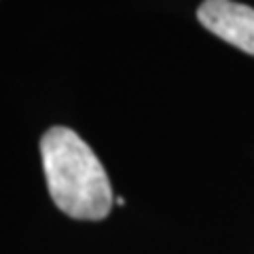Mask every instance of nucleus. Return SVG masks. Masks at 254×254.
<instances>
[{
    "mask_svg": "<svg viewBox=\"0 0 254 254\" xmlns=\"http://www.w3.org/2000/svg\"><path fill=\"white\" fill-rule=\"evenodd\" d=\"M43 170L53 203L70 218L102 220L113 208L108 174L91 146L68 127H51L41 138Z\"/></svg>",
    "mask_w": 254,
    "mask_h": 254,
    "instance_id": "nucleus-1",
    "label": "nucleus"
},
{
    "mask_svg": "<svg viewBox=\"0 0 254 254\" xmlns=\"http://www.w3.org/2000/svg\"><path fill=\"white\" fill-rule=\"evenodd\" d=\"M199 23L225 43L254 55V9L233 0H203L197 9Z\"/></svg>",
    "mask_w": 254,
    "mask_h": 254,
    "instance_id": "nucleus-2",
    "label": "nucleus"
}]
</instances>
